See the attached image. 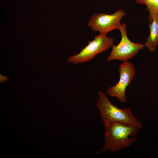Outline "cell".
<instances>
[{
  "label": "cell",
  "instance_id": "obj_9",
  "mask_svg": "<svg viewBox=\"0 0 158 158\" xmlns=\"http://www.w3.org/2000/svg\"><path fill=\"white\" fill-rule=\"evenodd\" d=\"M7 76H3L1 75H0V83H3L5 81H7L8 80V78H7Z\"/></svg>",
  "mask_w": 158,
  "mask_h": 158
},
{
  "label": "cell",
  "instance_id": "obj_5",
  "mask_svg": "<svg viewBox=\"0 0 158 158\" xmlns=\"http://www.w3.org/2000/svg\"><path fill=\"white\" fill-rule=\"evenodd\" d=\"M126 15L124 11L121 9L110 14L95 13L90 17L87 25L93 31L107 36L110 31L119 29L121 24V21Z\"/></svg>",
  "mask_w": 158,
  "mask_h": 158
},
{
  "label": "cell",
  "instance_id": "obj_2",
  "mask_svg": "<svg viewBox=\"0 0 158 158\" xmlns=\"http://www.w3.org/2000/svg\"><path fill=\"white\" fill-rule=\"evenodd\" d=\"M96 106L104 123L116 121L124 123L140 129L141 123L134 115L130 108L120 109L113 104L107 94L99 91Z\"/></svg>",
  "mask_w": 158,
  "mask_h": 158
},
{
  "label": "cell",
  "instance_id": "obj_8",
  "mask_svg": "<svg viewBox=\"0 0 158 158\" xmlns=\"http://www.w3.org/2000/svg\"><path fill=\"white\" fill-rule=\"evenodd\" d=\"M136 3L145 5L149 13V18H158V0H135Z\"/></svg>",
  "mask_w": 158,
  "mask_h": 158
},
{
  "label": "cell",
  "instance_id": "obj_4",
  "mask_svg": "<svg viewBox=\"0 0 158 158\" xmlns=\"http://www.w3.org/2000/svg\"><path fill=\"white\" fill-rule=\"evenodd\" d=\"M114 40L111 37L100 34L95 36L94 40L88 42V44L78 54L69 57L68 61L75 64L88 62L94 59L98 54L112 47Z\"/></svg>",
  "mask_w": 158,
  "mask_h": 158
},
{
  "label": "cell",
  "instance_id": "obj_6",
  "mask_svg": "<svg viewBox=\"0 0 158 158\" xmlns=\"http://www.w3.org/2000/svg\"><path fill=\"white\" fill-rule=\"evenodd\" d=\"M120 79L118 82L113 86L109 87L107 94L117 98L121 103L126 102L127 99L126 91L136 75L134 64L128 61H124L118 67Z\"/></svg>",
  "mask_w": 158,
  "mask_h": 158
},
{
  "label": "cell",
  "instance_id": "obj_1",
  "mask_svg": "<svg viewBox=\"0 0 158 158\" xmlns=\"http://www.w3.org/2000/svg\"><path fill=\"white\" fill-rule=\"evenodd\" d=\"M105 131L104 144L96 152L97 154L104 152H115L130 147L135 142L140 128L122 123L110 121L104 123Z\"/></svg>",
  "mask_w": 158,
  "mask_h": 158
},
{
  "label": "cell",
  "instance_id": "obj_7",
  "mask_svg": "<svg viewBox=\"0 0 158 158\" xmlns=\"http://www.w3.org/2000/svg\"><path fill=\"white\" fill-rule=\"evenodd\" d=\"M148 24L149 35L144 45L151 52H155L158 45V18L153 19Z\"/></svg>",
  "mask_w": 158,
  "mask_h": 158
},
{
  "label": "cell",
  "instance_id": "obj_3",
  "mask_svg": "<svg viewBox=\"0 0 158 158\" xmlns=\"http://www.w3.org/2000/svg\"><path fill=\"white\" fill-rule=\"evenodd\" d=\"M126 27V24L122 23L118 29L121 35V40L118 44L112 46L111 51L107 59V62L114 60L128 61L144 48V44L134 43L130 40L128 37Z\"/></svg>",
  "mask_w": 158,
  "mask_h": 158
}]
</instances>
